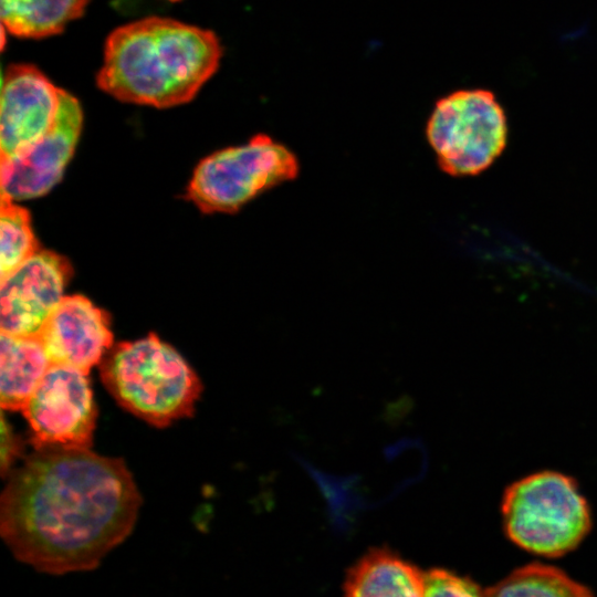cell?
Listing matches in <instances>:
<instances>
[{"mask_svg": "<svg viewBox=\"0 0 597 597\" xmlns=\"http://www.w3.org/2000/svg\"><path fill=\"white\" fill-rule=\"evenodd\" d=\"M346 596H422L423 573L388 548H373L346 573Z\"/></svg>", "mask_w": 597, "mask_h": 597, "instance_id": "12", "label": "cell"}, {"mask_svg": "<svg viewBox=\"0 0 597 597\" xmlns=\"http://www.w3.org/2000/svg\"><path fill=\"white\" fill-rule=\"evenodd\" d=\"M59 92L34 66L18 64L6 70L1 86V159L24 153L51 128Z\"/></svg>", "mask_w": 597, "mask_h": 597, "instance_id": "10", "label": "cell"}, {"mask_svg": "<svg viewBox=\"0 0 597 597\" xmlns=\"http://www.w3.org/2000/svg\"><path fill=\"white\" fill-rule=\"evenodd\" d=\"M296 156L268 135L206 157L195 169L188 198L205 212H234L298 174Z\"/></svg>", "mask_w": 597, "mask_h": 597, "instance_id": "6", "label": "cell"}, {"mask_svg": "<svg viewBox=\"0 0 597 597\" xmlns=\"http://www.w3.org/2000/svg\"><path fill=\"white\" fill-rule=\"evenodd\" d=\"M22 412L39 448H91L97 408L87 375L52 364Z\"/></svg>", "mask_w": 597, "mask_h": 597, "instance_id": "7", "label": "cell"}, {"mask_svg": "<svg viewBox=\"0 0 597 597\" xmlns=\"http://www.w3.org/2000/svg\"><path fill=\"white\" fill-rule=\"evenodd\" d=\"M501 512L512 543L548 558L574 551L591 528L590 509L576 481L556 471L513 482L503 494Z\"/></svg>", "mask_w": 597, "mask_h": 597, "instance_id": "4", "label": "cell"}, {"mask_svg": "<svg viewBox=\"0 0 597 597\" xmlns=\"http://www.w3.org/2000/svg\"><path fill=\"white\" fill-rule=\"evenodd\" d=\"M83 123L78 101L60 88L51 128L28 150L1 159V193L13 200L46 193L62 177L77 144Z\"/></svg>", "mask_w": 597, "mask_h": 597, "instance_id": "8", "label": "cell"}, {"mask_svg": "<svg viewBox=\"0 0 597 597\" xmlns=\"http://www.w3.org/2000/svg\"><path fill=\"white\" fill-rule=\"evenodd\" d=\"M88 0H0L6 29L17 36L42 38L61 32L84 12Z\"/></svg>", "mask_w": 597, "mask_h": 597, "instance_id": "14", "label": "cell"}, {"mask_svg": "<svg viewBox=\"0 0 597 597\" xmlns=\"http://www.w3.org/2000/svg\"><path fill=\"white\" fill-rule=\"evenodd\" d=\"M220 57L213 32L172 19L146 18L109 34L97 85L123 102L171 107L193 98Z\"/></svg>", "mask_w": 597, "mask_h": 597, "instance_id": "2", "label": "cell"}, {"mask_svg": "<svg viewBox=\"0 0 597 597\" xmlns=\"http://www.w3.org/2000/svg\"><path fill=\"white\" fill-rule=\"evenodd\" d=\"M0 404L2 409L22 411L52 365L39 336L1 333Z\"/></svg>", "mask_w": 597, "mask_h": 597, "instance_id": "13", "label": "cell"}, {"mask_svg": "<svg viewBox=\"0 0 597 597\" xmlns=\"http://www.w3.org/2000/svg\"><path fill=\"white\" fill-rule=\"evenodd\" d=\"M101 375L118 405L155 427L191 417L202 391L189 364L155 334L119 343Z\"/></svg>", "mask_w": 597, "mask_h": 597, "instance_id": "3", "label": "cell"}, {"mask_svg": "<svg viewBox=\"0 0 597 597\" xmlns=\"http://www.w3.org/2000/svg\"><path fill=\"white\" fill-rule=\"evenodd\" d=\"M38 336L51 364L86 375L113 343L106 314L82 295L64 296Z\"/></svg>", "mask_w": 597, "mask_h": 597, "instance_id": "11", "label": "cell"}, {"mask_svg": "<svg viewBox=\"0 0 597 597\" xmlns=\"http://www.w3.org/2000/svg\"><path fill=\"white\" fill-rule=\"evenodd\" d=\"M426 135L439 167L448 175L468 177L483 172L500 157L509 127L494 93L460 90L437 102Z\"/></svg>", "mask_w": 597, "mask_h": 597, "instance_id": "5", "label": "cell"}, {"mask_svg": "<svg viewBox=\"0 0 597 597\" xmlns=\"http://www.w3.org/2000/svg\"><path fill=\"white\" fill-rule=\"evenodd\" d=\"M140 504L122 459L91 448H39L8 474L0 534L39 572L91 570L129 536Z\"/></svg>", "mask_w": 597, "mask_h": 597, "instance_id": "1", "label": "cell"}, {"mask_svg": "<svg viewBox=\"0 0 597 597\" xmlns=\"http://www.w3.org/2000/svg\"><path fill=\"white\" fill-rule=\"evenodd\" d=\"M20 446L11 427L7 423L4 417L1 420V474L6 476L10 472V467L19 455Z\"/></svg>", "mask_w": 597, "mask_h": 597, "instance_id": "18", "label": "cell"}, {"mask_svg": "<svg viewBox=\"0 0 597 597\" xmlns=\"http://www.w3.org/2000/svg\"><path fill=\"white\" fill-rule=\"evenodd\" d=\"M488 596H590L588 587L574 580L553 565L531 563L510 573L502 580L484 589Z\"/></svg>", "mask_w": 597, "mask_h": 597, "instance_id": "15", "label": "cell"}, {"mask_svg": "<svg viewBox=\"0 0 597 597\" xmlns=\"http://www.w3.org/2000/svg\"><path fill=\"white\" fill-rule=\"evenodd\" d=\"M0 277L6 276L36 252L29 212L1 193Z\"/></svg>", "mask_w": 597, "mask_h": 597, "instance_id": "16", "label": "cell"}, {"mask_svg": "<svg viewBox=\"0 0 597 597\" xmlns=\"http://www.w3.org/2000/svg\"><path fill=\"white\" fill-rule=\"evenodd\" d=\"M169 1H178V0H169Z\"/></svg>", "mask_w": 597, "mask_h": 597, "instance_id": "19", "label": "cell"}, {"mask_svg": "<svg viewBox=\"0 0 597 597\" xmlns=\"http://www.w3.org/2000/svg\"><path fill=\"white\" fill-rule=\"evenodd\" d=\"M67 265L53 252H35L1 277V333L38 336L62 301Z\"/></svg>", "mask_w": 597, "mask_h": 597, "instance_id": "9", "label": "cell"}, {"mask_svg": "<svg viewBox=\"0 0 597 597\" xmlns=\"http://www.w3.org/2000/svg\"><path fill=\"white\" fill-rule=\"evenodd\" d=\"M426 596H481L484 589L469 577L451 570L433 568L423 573Z\"/></svg>", "mask_w": 597, "mask_h": 597, "instance_id": "17", "label": "cell"}]
</instances>
